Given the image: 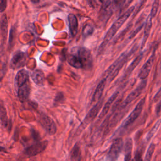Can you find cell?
Segmentation results:
<instances>
[{
	"label": "cell",
	"instance_id": "cell-1",
	"mask_svg": "<svg viewBox=\"0 0 161 161\" xmlns=\"http://www.w3.org/2000/svg\"><path fill=\"white\" fill-rule=\"evenodd\" d=\"M67 62L74 68L89 70L92 66V57L87 48L74 47L68 54Z\"/></svg>",
	"mask_w": 161,
	"mask_h": 161
},
{
	"label": "cell",
	"instance_id": "cell-2",
	"mask_svg": "<svg viewBox=\"0 0 161 161\" xmlns=\"http://www.w3.org/2000/svg\"><path fill=\"white\" fill-rule=\"evenodd\" d=\"M135 6H131L112 24L111 26L109 28V30L105 34L103 40L99 47L98 54H101L103 53L108 43L114 36L116 32L119 30V29L121 27L124 23L128 19V18L130 16L131 13L133 12Z\"/></svg>",
	"mask_w": 161,
	"mask_h": 161
},
{
	"label": "cell",
	"instance_id": "cell-3",
	"mask_svg": "<svg viewBox=\"0 0 161 161\" xmlns=\"http://www.w3.org/2000/svg\"><path fill=\"white\" fill-rule=\"evenodd\" d=\"M136 48L135 47H133V48L128 53H123L104 72L103 75L104 78L106 80L108 79L109 81L113 80L115 77L118 74L120 69L123 67L124 64L126 62L128 58L132 55L133 53L135 51Z\"/></svg>",
	"mask_w": 161,
	"mask_h": 161
},
{
	"label": "cell",
	"instance_id": "cell-4",
	"mask_svg": "<svg viewBox=\"0 0 161 161\" xmlns=\"http://www.w3.org/2000/svg\"><path fill=\"white\" fill-rule=\"evenodd\" d=\"M145 102V98H142L140 100V101L136 104L135 108L133 109V111L130 113V114L128 116V117L123 121L121 125V128L123 129H126L128 128L130 125H131L132 123L135 122V121L139 117L140 115L144 104Z\"/></svg>",
	"mask_w": 161,
	"mask_h": 161
},
{
	"label": "cell",
	"instance_id": "cell-5",
	"mask_svg": "<svg viewBox=\"0 0 161 161\" xmlns=\"http://www.w3.org/2000/svg\"><path fill=\"white\" fill-rule=\"evenodd\" d=\"M101 11H100V21L104 23L108 21L114 12L116 8V1H105L102 2Z\"/></svg>",
	"mask_w": 161,
	"mask_h": 161
},
{
	"label": "cell",
	"instance_id": "cell-6",
	"mask_svg": "<svg viewBox=\"0 0 161 161\" xmlns=\"http://www.w3.org/2000/svg\"><path fill=\"white\" fill-rule=\"evenodd\" d=\"M123 147L121 138H118L113 142L106 157V161H116Z\"/></svg>",
	"mask_w": 161,
	"mask_h": 161
},
{
	"label": "cell",
	"instance_id": "cell-7",
	"mask_svg": "<svg viewBox=\"0 0 161 161\" xmlns=\"http://www.w3.org/2000/svg\"><path fill=\"white\" fill-rule=\"evenodd\" d=\"M38 121L42 126L49 135H53L56 133V125L53 120L47 114L41 113L38 116Z\"/></svg>",
	"mask_w": 161,
	"mask_h": 161
},
{
	"label": "cell",
	"instance_id": "cell-8",
	"mask_svg": "<svg viewBox=\"0 0 161 161\" xmlns=\"http://www.w3.org/2000/svg\"><path fill=\"white\" fill-rule=\"evenodd\" d=\"M147 86V80H142L139 85L134 89L125 98V99L123 101L121 104L120 105V109H123L125 107H126L130 103H131L133 101H134L135 99H136L142 92L143 89L145 88Z\"/></svg>",
	"mask_w": 161,
	"mask_h": 161
},
{
	"label": "cell",
	"instance_id": "cell-9",
	"mask_svg": "<svg viewBox=\"0 0 161 161\" xmlns=\"http://www.w3.org/2000/svg\"><path fill=\"white\" fill-rule=\"evenodd\" d=\"M26 60V56L25 52L21 50L15 52L11 60L9 66L13 70H18L25 66Z\"/></svg>",
	"mask_w": 161,
	"mask_h": 161
},
{
	"label": "cell",
	"instance_id": "cell-10",
	"mask_svg": "<svg viewBox=\"0 0 161 161\" xmlns=\"http://www.w3.org/2000/svg\"><path fill=\"white\" fill-rule=\"evenodd\" d=\"M103 99H100L99 101H97L96 103V104L89 110V111L86 114L82 123L80 125V127L84 128L89 123H90L91 121H93V119L96 117L99 110L101 109L103 105Z\"/></svg>",
	"mask_w": 161,
	"mask_h": 161
},
{
	"label": "cell",
	"instance_id": "cell-11",
	"mask_svg": "<svg viewBox=\"0 0 161 161\" xmlns=\"http://www.w3.org/2000/svg\"><path fill=\"white\" fill-rule=\"evenodd\" d=\"M155 51L154 50V51L152 52V55L150 56L148 59L145 62V63L143 65V66L140 69L139 73L138 74L139 79L143 80H146V79L148 77L150 72V70L152 69V65L155 60Z\"/></svg>",
	"mask_w": 161,
	"mask_h": 161
},
{
	"label": "cell",
	"instance_id": "cell-12",
	"mask_svg": "<svg viewBox=\"0 0 161 161\" xmlns=\"http://www.w3.org/2000/svg\"><path fill=\"white\" fill-rule=\"evenodd\" d=\"M48 145V141L44 140L36 143L28 147L25 150V153L28 156H34L42 152Z\"/></svg>",
	"mask_w": 161,
	"mask_h": 161
},
{
	"label": "cell",
	"instance_id": "cell-13",
	"mask_svg": "<svg viewBox=\"0 0 161 161\" xmlns=\"http://www.w3.org/2000/svg\"><path fill=\"white\" fill-rule=\"evenodd\" d=\"M29 73L25 69L18 70L15 76V83L18 88L29 82Z\"/></svg>",
	"mask_w": 161,
	"mask_h": 161
},
{
	"label": "cell",
	"instance_id": "cell-14",
	"mask_svg": "<svg viewBox=\"0 0 161 161\" xmlns=\"http://www.w3.org/2000/svg\"><path fill=\"white\" fill-rule=\"evenodd\" d=\"M8 32V19L6 14H3L1 17V49L3 51V48L6 43Z\"/></svg>",
	"mask_w": 161,
	"mask_h": 161
},
{
	"label": "cell",
	"instance_id": "cell-15",
	"mask_svg": "<svg viewBox=\"0 0 161 161\" xmlns=\"http://www.w3.org/2000/svg\"><path fill=\"white\" fill-rule=\"evenodd\" d=\"M69 33L72 37H74L78 31V21L74 14L70 13L67 17Z\"/></svg>",
	"mask_w": 161,
	"mask_h": 161
},
{
	"label": "cell",
	"instance_id": "cell-16",
	"mask_svg": "<svg viewBox=\"0 0 161 161\" xmlns=\"http://www.w3.org/2000/svg\"><path fill=\"white\" fill-rule=\"evenodd\" d=\"M106 79L105 78H103L97 84L94 93L92 97V102H97L100 100L102 94L103 93L104 89L106 86Z\"/></svg>",
	"mask_w": 161,
	"mask_h": 161
},
{
	"label": "cell",
	"instance_id": "cell-17",
	"mask_svg": "<svg viewBox=\"0 0 161 161\" xmlns=\"http://www.w3.org/2000/svg\"><path fill=\"white\" fill-rule=\"evenodd\" d=\"M143 53H141L132 61V62L130 64V65L126 69V70L122 77V80H124L126 78H127L132 73V72L134 70V69L136 67V66L139 64V63L143 58Z\"/></svg>",
	"mask_w": 161,
	"mask_h": 161
},
{
	"label": "cell",
	"instance_id": "cell-18",
	"mask_svg": "<svg viewBox=\"0 0 161 161\" xmlns=\"http://www.w3.org/2000/svg\"><path fill=\"white\" fill-rule=\"evenodd\" d=\"M30 93V82L24 86L18 88V97L20 101L24 102L26 101Z\"/></svg>",
	"mask_w": 161,
	"mask_h": 161
},
{
	"label": "cell",
	"instance_id": "cell-19",
	"mask_svg": "<svg viewBox=\"0 0 161 161\" xmlns=\"http://www.w3.org/2000/svg\"><path fill=\"white\" fill-rule=\"evenodd\" d=\"M118 94H119V91L114 92L112 94V96L108 99V101H106V103H105V104L103 107L101 112L99 114V118H104L107 114V113H108V111L109 110V108H110L111 104L116 100V99L118 97Z\"/></svg>",
	"mask_w": 161,
	"mask_h": 161
},
{
	"label": "cell",
	"instance_id": "cell-20",
	"mask_svg": "<svg viewBox=\"0 0 161 161\" xmlns=\"http://www.w3.org/2000/svg\"><path fill=\"white\" fill-rule=\"evenodd\" d=\"M30 77L33 81L38 86L44 84L45 77L43 72L41 70H35L30 74Z\"/></svg>",
	"mask_w": 161,
	"mask_h": 161
},
{
	"label": "cell",
	"instance_id": "cell-21",
	"mask_svg": "<svg viewBox=\"0 0 161 161\" xmlns=\"http://www.w3.org/2000/svg\"><path fill=\"white\" fill-rule=\"evenodd\" d=\"M133 148V141L132 139L128 138L125 143L124 146V161H130L131 158V152Z\"/></svg>",
	"mask_w": 161,
	"mask_h": 161
},
{
	"label": "cell",
	"instance_id": "cell-22",
	"mask_svg": "<svg viewBox=\"0 0 161 161\" xmlns=\"http://www.w3.org/2000/svg\"><path fill=\"white\" fill-rule=\"evenodd\" d=\"M0 116H1V125L6 127V128H9V121L8 119V115H7V112L6 110V108L4 107V105L3 104V102L1 101V104H0Z\"/></svg>",
	"mask_w": 161,
	"mask_h": 161
},
{
	"label": "cell",
	"instance_id": "cell-23",
	"mask_svg": "<svg viewBox=\"0 0 161 161\" xmlns=\"http://www.w3.org/2000/svg\"><path fill=\"white\" fill-rule=\"evenodd\" d=\"M152 18L151 16H149V17L148 18L147 21H146V24L145 26V29H144V33H143V40H142V47H143L149 36L150 34V31L151 30V27H152Z\"/></svg>",
	"mask_w": 161,
	"mask_h": 161
},
{
	"label": "cell",
	"instance_id": "cell-24",
	"mask_svg": "<svg viewBox=\"0 0 161 161\" xmlns=\"http://www.w3.org/2000/svg\"><path fill=\"white\" fill-rule=\"evenodd\" d=\"M81 152L79 145L75 144L72 149L70 153V161H80Z\"/></svg>",
	"mask_w": 161,
	"mask_h": 161
},
{
	"label": "cell",
	"instance_id": "cell-25",
	"mask_svg": "<svg viewBox=\"0 0 161 161\" xmlns=\"http://www.w3.org/2000/svg\"><path fill=\"white\" fill-rule=\"evenodd\" d=\"M94 31V26L90 23H86L83 28H82V35L84 39L87 38V37L90 36L91 35H92V34L93 33Z\"/></svg>",
	"mask_w": 161,
	"mask_h": 161
},
{
	"label": "cell",
	"instance_id": "cell-26",
	"mask_svg": "<svg viewBox=\"0 0 161 161\" xmlns=\"http://www.w3.org/2000/svg\"><path fill=\"white\" fill-rule=\"evenodd\" d=\"M160 125H161V118L158 119L155 123L154 125L152 126V128L150 129V130L148 133V134L147 135V137H146L147 140H149L153 136V135L157 132V131L158 130V129L159 128Z\"/></svg>",
	"mask_w": 161,
	"mask_h": 161
},
{
	"label": "cell",
	"instance_id": "cell-27",
	"mask_svg": "<svg viewBox=\"0 0 161 161\" xmlns=\"http://www.w3.org/2000/svg\"><path fill=\"white\" fill-rule=\"evenodd\" d=\"M155 144L152 143L147 151V153H146V155H145V158H144V161H150L151 160V158H152V157L153 155V152L155 150Z\"/></svg>",
	"mask_w": 161,
	"mask_h": 161
},
{
	"label": "cell",
	"instance_id": "cell-28",
	"mask_svg": "<svg viewBox=\"0 0 161 161\" xmlns=\"http://www.w3.org/2000/svg\"><path fill=\"white\" fill-rule=\"evenodd\" d=\"M158 6H159V1H155L152 4V7L150 13V16H151L152 18L155 16L158 8Z\"/></svg>",
	"mask_w": 161,
	"mask_h": 161
},
{
	"label": "cell",
	"instance_id": "cell-29",
	"mask_svg": "<svg viewBox=\"0 0 161 161\" xmlns=\"http://www.w3.org/2000/svg\"><path fill=\"white\" fill-rule=\"evenodd\" d=\"M64 100V96L62 94V92H58L56 94L55 97V100H54V104H60L62 102H63Z\"/></svg>",
	"mask_w": 161,
	"mask_h": 161
},
{
	"label": "cell",
	"instance_id": "cell-30",
	"mask_svg": "<svg viewBox=\"0 0 161 161\" xmlns=\"http://www.w3.org/2000/svg\"><path fill=\"white\" fill-rule=\"evenodd\" d=\"M6 5H7V1H4V0L1 1L0 10H1V13H3L5 10V9L6 8Z\"/></svg>",
	"mask_w": 161,
	"mask_h": 161
}]
</instances>
